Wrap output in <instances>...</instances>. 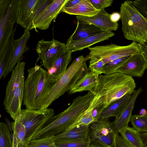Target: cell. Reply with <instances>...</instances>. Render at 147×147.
<instances>
[{
    "label": "cell",
    "mask_w": 147,
    "mask_h": 147,
    "mask_svg": "<svg viewBox=\"0 0 147 147\" xmlns=\"http://www.w3.org/2000/svg\"><path fill=\"white\" fill-rule=\"evenodd\" d=\"M94 96L93 92L89 91L85 95L74 99L69 107L53 116L44 127L33 136L31 140L53 136L67 130L88 108Z\"/></svg>",
    "instance_id": "6da1fadb"
},
{
    "label": "cell",
    "mask_w": 147,
    "mask_h": 147,
    "mask_svg": "<svg viewBox=\"0 0 147 147\" xmlns=\"http://www.w3.org/2000/svg\"><path fill=\"white\" fill-rule=\"evenodd\" d=\"M25 81L23 104L26 109H40L46 96L58 79L41 67L35 65L29 68Z\"/></svg>",
    "instance_id": "7a4b0ae2"
},
{
    "label": "cell",
    "mask_w": 147,
    "mask_h": 147,
    "mask_svg": "<svg viewBox=\"0 0 147 147\" xmlns=\"http://www.w3.org/2000/svg\"><path fill=\"white\" fill-rule=\"evenodd\" d=\"M136 83L132 77L120 73L99 76L93 92L99 98L104 110L124 96L132 94Z\"/></svg>",
    "instance_id": "3957f363"
},
{
    "label": "cell",
    "mask_w": 147,
    "mask_h": 147,
    "mask_svg": "<svg viewBox=\"0 0 147 147\" xmlns=\"http://www.w3.org/2000/svg\"><path fill=\"white\" fill-rule=\"evenodd\" d=\"M85 57L81 55L74 59L46 96L40 109L49 107L55 100L70 90L89 71Z\"/></svg>",
    "instance_id": "277c9868"
},
{
    "label": "cell",
    "mask_w": 147,
    "mask_h": 147,
    "mask_svg": "<svg viewBox=\"0 0 147 147\" xmlns=\"http://www.w3.org/2000/svg\"><path fill=\"white\" fill-rule=\"evenodd\" d=\"M120 13L125 38L138 43H146L147 41V18L135 7L133 1L126 0L122 3Z\"/></svg>",
    "instance_id": "5b68a950"
},
{
    "label": "cell",
    "mask_w": 147,
    "mask_h": 147,
    "mask_svg": "<svg viewBox=\"0 0 147 147\" xmlns=\"http://www.w3.org/2000/svg\"><path fill=\"white\" fill-rule=\"evenodd\" d=\"M26 63L20 61L12 71L6 86L3 105L6 112L15 121L20 114L24 100Z\"/></svg>",
    "instance_id": "8992f818"
},
{
    "label": "cell",
    "mask_w": 147,
    "mask_h": 147,
    "mask_svg": "<svg viewBox=\"0 0 147 147\" xmlns=\"http://www.w3.org/2000/svg\"><path fill=\"white\" fill-rule=\"evenodd\" d=\"M55 112L52 108L44 109H22L16 120L24 126L26 135L24 143L26 145L33 136L42 129L54 116Z\"/></svg>",
    "instance_id": "52a82bcc"
},
{
    "label": "cell",
    "mask_w": 147,
    "mask_h": 147,
    "mask_svg": "<svg viewBox=\"0 0 147 147\" xmlns=\"http://www.w3.org/2000/svg\"><path fill=\"white\" fill-rule=\"evenodd\" d=\"M90 53L85 57L86 61L93 57L101 60L105 64L124 57L140 54V49L137 42L133 41L126 46H119L111 43L88 48Z\"/></svg>",
    "instance_id": "ba28073f"
},
{
    "label": "cell",
    "mask_w": 147,
    "mask_h": 147,
    "mask_svg": "<svg viewBox=\"0 0 147 147\" xmlns=\"http://www.w3.org/2000/svg\"><path fill=\"white\" fill-rule=\"evenodd\" d=\"M18 1L0 0V52L5 47L17 22Z\"/></svg>",
    "instance_id": "9c48e42d"
},
{
    "label": "cell",
    "mask_w": 147,
    "mask_h": 147,
    "mask_svg": "<svg viewBox=\"0 0 147 147\" xmlns=\"http://www.w3.org/2000/svg\"><path fill=\"white\" fill-rule=\"evenodd\" d=\"M109 118L100 119L89 126L88 138L90 146L95 147H115L114 121Z\"/></svg>",
    "instance_id": "30bf717a"
},
{
    "label": "cell",
    "mask_w": 147,
    "mask_h": 147,
    "mask_svg": "<svg viewBox=\"0 0 147 147\" xmlns=\"http://www.w3.org/2000/svg\"><path fill=\"white\" fill-rule=\"evenodd\" d=\"M66 50L65 44L53 39L38 41L36 50L44 67L49 71L60 56Z\"/></svg>",
    "instance_id": "8fae6325"
},
{
    "label": "cell",
    "mask_w": 147,
    "mask_h": 147,
    "mask_svg": "<svg viewBox=\"0 0 147 147\" xmlns=\"http://www.w3.org/2000/svg\"><path fill=\"white\" fill-rule=\"evenodd\" d=\"M68 0H54L48 5L33 22L36 31L38 32L37 28L43 30L49 28L52 21H55Z\"/></svg>",
    "instance_id": "7c38bea8"
},
{
    "label": "cell",
    "mask_w": 147,
    "mask_h": 147,
    "mask_svg": "<svg viewBox=\"0 0 147 147\" xmlns=\"http://www.w3.org/2000/svg\"><path fill=\"white\" fill-rule=\"evenodd\" d=\"M147 69L141 53L132 55L115 73H120L132 77H141Z\"/></svg>",
    "instance_id": "4fadbf2b"
},
{
    "label": "cell",
    "mask_w": 147,
    "mask_h": 147,
    "mask_svg": "<svg viewBox=\"0 0 147 147\" xmlns=\"http://www.w3.org/2000/svg\"><path fill=\"white\" fill-rule=\"evenodd\" d=\"M76 18L77 20L92 24L105 32L116 30L119 28L118 23L111 21V14L107 12L105 9L100 10L97 14L92 16H77Z\"/></svg>",
    "instance_id": "5bb4252c"
},
{
    "label": "cell",
    "mask_w": 147,
    "mask_h": 147,
    "mask_svg": "<svg viewBox=\"0 0 147 147\" xmlns=\"http://www.w3.org/2000/svg\"><path fill=\"white\" fill-rule=\"evenodd\" d=\"M30 37V32L25 30L23 35L20 38L14 40L11 60L8 68L3 77V79L12 71L16 65L20 61L24 53L29 50L27 43Z\"/></svg>",
    "instance_id": "9a60e30c"
},
{
    "label": "cell",
    "mask_w": 147,
    "mask_h": 147,
    "mask_svg": "<svg viewBox=\"0 0 147 147\" xmlns=\"http://www.w3.org/2000/svg\"><path fill=\"white\" fill-rule=\"evenodd\" d=\"M112 32H106L77 41L66 42V49L72 53L80 51L98 42L109 39L115 35Z\"/></svg>",
    "instance_id": "2e32d148"
},
{
    "label": "cell",
    "mask_w": 147,
    "mask_h": 147,
    "mask_svg": "<svg viewBox=\"0 0 147 147\" xmlns=\"http://www.w3.org/2000/svg\"><path fill=\"white\" fill-rule=\"evenodd\" d=\"M143 91L141 87L135 90L132 94L131 98L127 107L121 115L115 119L114 121L113 129L114 134H118L120 131L128 126L136 100Z\"/></svg>",
    "instance_id": "e0dca14e"
},
{
    "label": "cell",
    "mask_w": 147,
    "mask_h": 147,
    "mask_svg": "<svg viewBox=\"0 0 147 147\" xmlns=\"http://www.w3.org/2000/svg\"><path fill=\"white\" fill-rule=\"evenodd\" d=\"M105 32H106L92 24L77 20L76 29L67 42L78 41Z\"/></svg>",
    "instance_id": "ac0fdd59"
},
{
    "label": "cell",
    "mask_w": 147,
    "mask_h": 147,
    "mask_svg": "<svg viewBox=\"0 0 147 147\" xmlns=\"http://www.w3.org/2000/svg\"><path fill=\"white\" fill-rule=\"evenodd\" d=\"M89 126L88 125L76 126L52 137L55 142L87 140L89 139Z\"/></svg>",
    "instance_id": "d6986e66"
},
{
    "label": "cell",
    "mask_w": 147,
    "mask_h": 147,
    "mask_svg": "<svg viewBox=\"0 0 147 147\" xmlns=\"http://www.w3.org/2000/svg\"><path fill=\"white\" fill-rule=\"evenodd\" d=\"M37 0H18L16 23L25 30H31L30 20L32 10Z\"/></svg>",
    "instance_id": "ffe728a7"
},
{
    "label": "cell",
    "mask_w": 147,
    "mask_h": 147,
    "mask_svg": "<svg viewBox=\"0 0 147 147\" xmlns=\"http://www.w3.org/2000/svg\"><path fill=\"white\" fill-rule=\"evenodd\" d=\"M132 96V94L126 95L110 105L101 113L98 119L115 117L117 118L127 107Z\"/></svg>",
    "instance_id": "44dd1931"
},
{
    "label": "cell",
    "mask_w": 147,
    "mask_h": 147,
    "mask_svg": "<svg viewBox=\"0 0 147 147\" xmlns=\"http://www.w3.org/2000/svg\"><path fill=\"white\" fill-rule=\"evenodd\" d=\"M101 74L99 73L89 70L69 90V94L86 90L93 92L97 83L98 77Z\"/></svg>",
    "instance_id": "7402d4cb"
},
{
    "label": "cell",
    "mask_w": 147,
    "mask_h": 147,
    "mask_svg": "<svg viewBox=\"0 0 147 147\" xmlns=\"http://www.w3.org/2000/svg\"><path fill=\"white\" fill-rule=\"evenodd\" d=\"M99 11L94 7L90 0H81L78 4L72 7H63L61 12L69 15L90 17L96 15Z\"/></svg>",
    "instance_id": "603a6c76"
},
{
    "label": "cell",
    "mask_w": 147,
    "mask_h": 147,
    "mask_svg": "<svg viewBox=\"0 0 147 147\" xmlns=\"http://www.w3.org/2000/svg\"><path fill=\"white\" fill-rule=\"evenodd\" d=\"M16 26L13 31L5 48L0 52V79L3 77L10 64L13 52V42Z\"/></svg>",
    "instance_id": "cb8c5ba5"
},
{
    "label": "cell",
    "mask_w": 147,
    "mask_h": 147,
    "mask_svg": "<svg viewBox=\"0 0 147 147\" xmlns=\"http://www.w3.org/2000/svg\"><path fill=\"white\" fill-rule=\"evenodd\" d=\"M72 52L67 49L60 56L51 68L48 71L59 79L67 69V67L72 59Z\"/></svg>",
    "instance_id": "d4e9b609"
},
{
    "label": "cell",
    "mask_w": 147,
    "mask_h": 147,
    "mask_svg": "<svg viewBox=\"0 0 147 147\" xmlns=\"http://www.w3.org/2000/svg\"><path fill=\"white\" fill-rule=\"evenodd\" d=\"M119 133L125 141L134 147H145L140 133L134 128L127 126Z\"/></svg>",
    "instance_id": "484cf974"
},
{
    "label": "cell",
    "mask_w": 147,
    "mask_h": 147,
    "mask_svg": "<svg viewBox=\"0 0 147 147\" xmlns=\"http://www.w3.org/2000/svg\"><path fill=\"white\" fill-rule=\"evenodd\" d=\"M9 123L13 132V147H18L19 145L24 142L26 135V130L24 125L20 121L16 120Z\"/></svg>",
    "instance_id": "4316f807"
},
{
    "label": "cell",
    "mask_w": 147,
    "mask_h": 147,
    "mask_svg": "<svg viewBox=\"0 0 147 147\" xmlns=\"http://www.w3.org/2000/svg\"><path fill=\"white\" fill-rule=\"evenodd\" d=\"M94 104L95 101L93 98L88 108L78 117L67 130L81 125H90L95 122L92 116Z\"/></svg>",
    "instance_id": "83f0119b"
},
{
    "label": "cell",
    "mask_w": 147,
    "mask_h": 147,
    "mask_svg": "<svg viewBox=\"0 0 147 147\" xmlns=\"http://www.w3.org/2000/svg\"><path fill=\"white\" fill-rule=\"evenodd\" d=\"M53 0H37L36 3L32 10L30 20L31 30L35 28L33 25L39 16L42 13L48 5Z\"/></svg>",
    "instance_id": "f1b7e54d"
},
{
    "label": "cell",
    "mask_w": 147,
    "mask_h": 147,
    "mask_svg": "<svg viewBox=\"0 0 147 147\" xmlns=\"http://www.w3.org/2000/svg\"><path fill=\"white\" fill-rule=\"evenodd\" d=\"M130 121L133 127L139 133H147V112L142 115H132Z\"/></svg>",
    "instance_id": "f546056e"
},
{
    "label": "cell",
    "mask_w": 147,
    "mask_h": 147,
    "mask_svg": "<svg viewBox=\"0 0 147 147\" xmlns=\"http://www.w3.org/2000/svg\"><path fill=\"white\" fill-rule=\"evenodd\" d=\"M131 56L119 58L105 64L102 69V73L108 75L115 73L116 70L121 66Z\"/></svg>",
    "instance_id": "4dcf8cb0"
},
{
    "label": "cell",
    "mask_w": 147,
    "mask_h": 147,
    "mask_svg": "<svg viewBox=\"0 0 147 147\" xmlns=\"http://www.w3.org/2000/svg\"><path fill=\"white\" fill-rule=\"evenodd\" d=\"M9 128L7 124L0 123V147H13Z\"/></svg>",
    "instance_id": "1f68e13d"
},
{
    "label": "cell",
    "mask_w": 147,
    "mask_h": 147,
    "mask_svg": "<svg viewBox=\"0 0 147 147\" xmlns=\"http://www.w3.org/2000/svg\"><path fill=\"white\" fill-rule=\"evenodd\" d=\"M25 146L26 147H57L52 136L31 140Z\"/></svg>",
    "instance_id": "d6a6232c"
},
{
    "label": "cell",
    "mask_w": 147,
    "mask_h": 147,
    "mask_svg": "<svg viewBox=\"0 0 147 147\" xmlns=\"http://www.w3.org/2000/svg\"><path fill=\"white\" fill-rule=\"evenodd\" d=\"M55 143L57 147H90L91 146L89 139L73 141H57Z\"/></svg>",
    "instance_id": "836d02e7"
},
{
    "label": "cell",
    "mask_w": 147,
    "mask_h": 147,
    "mask_svg": "<svg viewBox=\"0 0 147 147\" xmlns=\"http://www.w3.org/2000/svg\"><path fill=\"white\" fill-rule=\"evenodd\" d=\"M90 60L88 70L101 74L102 69L105 65L104 62L101 60L95 57L92 58Z\"/></svg>",
    "instance_id": "e575fe53"
},
{
    "label": "cell",
    "mask_w": 147,
    "mask_h": 147,
    "mask_svg": "<svg viewBox=\"0 0 147 147\" xmlns=\"http://www.w3.org/2000/svg\"><path fill=\"white\" fill-rule=\"evenodd\" d=\"M92 5L96 9L100 10L111 6L113 2V0H90Z\"/></svg>",
    "instance_id": "d590c367"
},
{
    "label": "cell",
    "mask_w": 147,
    "mask_h": 147,
    "mask_svg": "<svg viewBox=\"0 0 147 147\" xmlns=\"http://www.w3.org/2000/svg\"><path fill=\"white\" fill-rule=\"evenodd\" d=\"M133 4L137 9L147 18V0L135 1Z\"/></svg>",
    "instance_id": "8d00e7d4"
},
{
    "label": "cell",
    "mask_w": 147,
    "mask_h": 147,
    "mask_svg": "<svg viewBox=\"0 0 147 147\" xmlns=\"http://www.w3.org/2000/svg\"><path fill=\"white\" fill-rule=\"evenodd\" d=\"M115 147H134L124 140L119 134H115Z\"/></svg>",
    "instance_id": "74e56055"
},
{
    "label": "cell",
    "mask_w": 147,
    "mask_h": 147,
    "mask_svg": "<svg viewBox=\"0 0 147 147\" xmlns=\"http://www.w3.org/2000/svg\"><path fill=\"white\" fill-rule=\"evenodd\" d=\"M138 43L140 47V53L147 65V45L146 43Z\"/></svg>",
    "instance_id": "f35d334b"
},
{
    "label": "cell",
    "mask_w": 147,
    "mask_h": 147,
    "mask_svg": "<svg viewBox=\"0 0 147 147\" xmlns=\"http://www.w3.org/2000/svg\"><path fill=\"white\" fill-rule=\"evenodd\" d=\"M111 19L113 22H117L121 19L120 13L114 12L111 14Z\"/></svg>",
    "instance_id": "ab89813d"
},
{
    "label": "cell",
    "mask_w": 147,
    "mask_h": 147,
    "mask_svg": "<svg viewBox=\"0 0 147 147\" xmlns=\"http://www.w3.org/2000/svg\"><path fill=\"white\" fill-rule=\"evenodd\" d=\"M81 0H69L65 4L64 7H70L78 4Z\"/></svg>",
    "instance_id": "60d3db41"
},
{
    "label": "cell",
    "mask_w": 147,
    "mask_h": 147,
    "mask_svg": "<svg viewBox=\"0 0 147 147\" xmlns=\"http://www.w3.org/2000/svg\"><path fill=\"white\" fill-rule=\"evenodd\" d=\"M140 136L145 146L147 145V133H140Z\"/></svg>",
    "instance_id": "b9f144b4"
},
{
    "label": "cell",
    "mask_w": 147,
    "mask_h": 147,
    "mask_svg": "<svg viewBox=\"0 0 147 147\" xmlns=\"http://www.w3.org/2000/svg\"><path fill=\"white\" fill-rule=\"evenodd\" d=\"M147 112V111H146L145 109H142L140 111V115H144V114H146Z\"/></svg>",
    "instance_id": "7bdbcfd3"
},
{
    "label": "cell",
    "mask_w": 147,
    "mask_h": 147,
    "mask_svg": "<svg viewBox=\"0 0 147 147\" xmlns=\"http://www.w3.org/2000/svg\"><path fill=\"white\" fill-rule=\"evenodd\" d=\"M18 147H26L24 143L22 142L21 144H20Z\"/></svg>",
    "instance_id": "ee69618b"
},
{
    "label": "cell",
    "mask_w": 147,
    "mask_h": 147,
    "mask_svg": "<svg viewBox=\"0 0 147 147\" xmlns=\"http://www.w3.org/2000/svg\"><path fill=\"white\" fill-rule=\"evenodd\" d=\"M90 147H94V146H90Z\"/></svg>",
    "instance_id": "f6af8a7d"
},
{
    "label": "cell",
    "mask_w": 147,
    "mask_h": 147,
    "mask_svg": "<svg viewBox=\"0 0 147 147\" xmlns=\"http://www.w3.org/2000/svg\"><path fill=\"white\" fill-rule=\"evenodd\" d=\"M145 147H147V145L146 146H145Z\"/></svg>",
    "instance_id": "bcb514c9"
}]
</instances>
